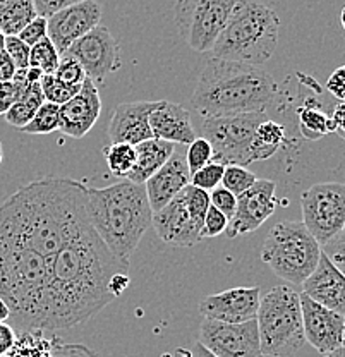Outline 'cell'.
<instances>
[{
  "mask_svg": "<svg viewBox=\"0 0 345 357\" xmlns=\"http://www.w3.org/2000/svg\"><path fill=\"white\" fill-rule=\"evenodd\" d=\"M36 16L35 0H6L0 7V29L6 36L20 35Z\"/></svg>",
  "mask_w": 345,
  "mask_h": 357,
  "instance_id": "27",
  "label": "cell"
},
{
  "mask_svg": "<svg viewBox=\"0 0 345 357\" xmlns=\"http://www.w3.org/2000/svg\"><path fill=\"white\" fill-rule=\"evenodd\" d=\"M321 245L302 222H278L261 249V261L292 285H302L318 266Z\"/></svg>",
  "mask_w": 345,
  "mask_h": 357,
  "instance_id": "8",
  "label": "cell"
},
{
  "mask_svg": "<svg viewBox=\"0 0 345 357\" xmlns=\"http://www.w3.org/2000/svg\"><path fill=\"white\" fill-rule=\"evenodd\" d=\"M9 318H10L9 306H7L6 301H3L2 297H0V323H6Z\"/></svg>",
  "mask_w": 345,
  "mask_h": 357,
  "instance_id": "49",
  "label": "cell"
},
{
  "mask_svg": "<svg viewBox=\"0 0 345 357\" xmlns=\"http://www.w3.org/2000/svg\"><path fill=\"white\" fill-rule=\"evenodd\" d=\"M191 357H217V356L211 354L206 347H203V345L198 342V344H194V347H192Z\"/></svg>",
  "mask_w": 345,
  "mask_h": 357,
  "instance_id": "48",
  "label": "cell"
},
{
  "mask_svg": "<svg viewBox=\"0 0 345 357\" xmlns=\"http://www.w3.org/2000/svg\"><path fill=\"white\" fill-rule=\"evenodd\" d=\"M326 89L340 102H345V64L337 67L326 81Z\"/></svg>",
  "mask_w": 345,
  "mask_h": 357,
  "instance_id": "43",
  "label": "cell"
},
{
  "mask_svg": "<svg viewBox=\"0 0 345 357\" xmlns=\"http://www.w3.org/2000/svg\"><path fill=\"white\" fill-rule=\"evenodd\" d=\"M275 182L268 178H258L247 191L237 196L236 213L229 220L227 230H225L230 239L253 234L275 213Z\"/></svg>",
  "mask_w": 345,
  "mask_h": 357,
  "instance_id": "14",
  "label": "cell"
},
{
  "mask_svg": "<svg viewBox=\"0 0 345 357\" xmlns=\"http://www.w3.org/2000/svg\"><path fill=\"white\" fill-rule=\"evenodd\" d=\"M229 225V218L225 217L222 211H218L215 206L208 208L205 220H203V227H201V239L205 237H218L222 234H225Z\"/></svg>",
  "mask_w": 345,
  "mask_h": 357,
  "instance_id": "38",
  "label": "cell"
},
{
  "mask_svg": "<svg viewBox=\"0 0 345 357\" xmlns=\"http://www.w3.org/2000/svg\"><path fill=\"white\" fill-rule=\"evenodd\" d=\"M102 114V98L98 86L91 79H84L79 91L61 105V131L64 136L81 139L91 131Z\"/></svg>",
  "mask_w": 345,
  "mask_h": 357,
  "instance_id": "18",
  "label": "cell"
},
{
  "mask_svg": "<svg viewBox=\"0 0 345 357\" xmlns=\"http://www.w3.org/2000/svg\"><path fill=\"white\" fill-rule=\"evenodd\" d=\"M59 61H61V54L57 52L55 45L50 42V38H43L42 42L33 45L31 52H29V66L36 67L45 74H54L57 69Z\"/></svg>",
  "mask_w": 345,
  "mask_h": 357,
  "instance_id": "30",
  "label": "cell"
},
{
  "mask_svg": "<svg viewBox=\"0 0 345 357\" xmlns=\"http://www.w3.org/2000/svg\"><path fill=\"white\" fill-rule=\"evenodd\" d=\"M48 268L47 259L0 217V297L9 306L14 330H43Z\"/></svg>",
  "mask_w": 345,
  "mask_h": 357,
  "instance_id": "3",
  "label": "cell"
},
{
  "mask_svg": "<svg viewBox=\"0 0 345 357\" xmlns=\"http://www.w3.org/2000/svg\"><path fill=\"white\" fill-rule=\"evenodd\" d=\"M3 357H13V356H10V354H7V356H3Z\"/></svg>",
  "mask_w": 345,
  "mask_h": 357,
  "instance_id": "57",
  "label": "cell"
},
{
  "mask_svg": "<svg viewBox=\"0 0 345 357\" xmlns=\"http://www.w3.org/2000/svg\"><path fill=\"white\" fill-rule=\"evenodd\" d=\"M198 342L217 357H263L256 318L244 323L205 318Z\"/></svg>",
  "mask_w": 345,
  "mask_h": 357,
  "instance_id": "13",
  "label": "cell"
},
{
  "mask_svg": "<svg viewBox=\"0 0 345 357\" xmlns=\"http://www.w3.org/2000/svg\"><path fill=\"white\" fill-rule=\"evenodd\" d=\"M150 129L153 137L169 141L174 144H191L198 137L191 122V114L183 105L165 102H157L155 109L151 110Z\"/></svg>",
  "mask_w": 345,
  "mask_h": 357,
  "instance_id": "23",
  "label": "cell"
},
{
  "mask_svg": "<svg viewBox=\"0 0 345 357\" xmlns=\"http://www.w3.org/2000/svg\"><path fill=\"white\" fill-rule=\"evenodd\" d=\"M136 163L135 169L129 174L128 181L135 182V184H144L153 174H157L167 163V160L174 155L176 151V144L169 143V141L151 139L143 141V143L136 144Z\"/></svg>",
  "mask_w": 345,
  "mask_h": 357,
  "instance_id": "24",
  "label": "cell"
},
{
  "mask_svg": "<svg viewBox=\"0 0 345 357\" xmlns=\"http://www.w3.org/2000/svg\"><path fill=\"white\" fill-rule=\"evenodd\" d=\"M54 76L61 79L62 83L70 84V86H81L86 79V73H84L83 66L69 55H61L57 69H55Z\"/></svg>",
  "mask_w": 345,
  "mask_h": 357,
  "instance_id": "36",
  "label": "cell"
},
{
  "mask_svg": "<svg viewBox=\"0 0 345 357\" xmlns=\"http://www.w3.org/2000/svg\"><path fill=\"white\" fill-rule=\"evenodd\" d=\"M239 0H176L174 20L184 42L208 54L227 26Z\"/></svg>",
  "mask_w": 345,
  "mask_h": 357,
  "instance_id": "10",
  "label": "cell"
},
{
  "mask_svg": "<svg viewBox=\"0 0 345 357\" xmlns=\"http://www.w3.org/2000/svg\"><path fill=\"white\" fill-rule=\"evenodd\" d=\"M3 50L13 59L16 69H26V67H29V52H31V47L26 45L17 35L6 36Z\"/></svg>",
  "mask_w": 345,
  "mask_h": 357,
  "instance_id": "37",
  "label": "cell"
},
{
  "mask_svg": "<svg viewBox=\"0 0 345 357\" xmlns=\"http://www.w3.org/2000/svg\"><path fill=\"white\" fill-rule=\"evenodd\" d=\"M323 357H340V351L332 352V354H326V356H323Z\"/></svg>",
  "mask_w": 345,
  "mask_h": 357,
  "instance_id": "52",
  "label": "cell"
},
{
  "mask_svg": "<svg viewBox=\"0 0 345 357\" xmlns=\"http://www.w3.org/2000/svg\"><path fill=\"white\" fill-rule=\"evenodd\" d=\"M213 160V148L208 143L205 137H196L191 144H187V151H185V162H187L189 172L194 174L206 163Z\"/></svg>",
  "mask_w": 345,
  "mask_h": 357,
  "instance_id": "35",
  "label": "cell"
},
{
  "mask_svg": "<svg viewBox=\"0 0 345 357\" xmlns=\"http://www.w3.org/2000/svg\"><path fill=\"white\" fill-rule=\"evenodd\" d=\"M300 312H302L304 338L321 356L344 349L345 316L340 312L328 310L320 303L299 294Z\"/></svg>",
  "mask_w": 345,
  "mask_h": 357,
  "instance_id": "15",
  "label": "cell"
},
{
  "mask_svg": "<svg viewBox=\"0 0 345 357\" xmlns=\"http://www.w3.org/2000/svg\"><path fill=\"white\" fill-rule=\"evenodd\" d=\"M332 121L335 124V132H339L340 137L345 141V102H340L335 107L332 114Z\"/></svg>",
  "mask_w": 345,
  "mask_h": 357,
  "instance_id": "47",
  "label": "cell"
},
{
  "mask_svg": "<svg viewBox=\"0 0 345 357\" xmlns=\"http://www.w3.org/2000/svg\"><path fill=\"white\" fill-rule=\"evenodd\" d=\"M42 84L43 96H45V102L55 103V105H64L66 102H69L81 86H70V84L62 83L61 79L54 76V74H45L40 81Z\"/></svg>",
  "mask_w": 345,
  "mask_h": 357,
  "instance_id": "33",
  "label": "cell"
},
{
  "mask_svg": "<svg viewBox=\"0 0 345 357\" xmlns=\"http://www.w3.org/2000/svg\"><path fill=\"white\" fill-rule=\"evenodd\" d=\"M256 323L263 356L292 357L306 344L299 292L289 285H277L259 299Z\"/></svg>",
  "mask_w": 345,
  "mask_h": 357,
  "instance_id": "7",
  "label": "cell"
},
{
  "mask_svg": "<svg viewBox=\"0 0 345 357\" xmlns=\"http://www.w3.org/2000/svg\"><path fill=\"white\" fill-rule=\"evenodd\" d=\"M344 349H345V332H344Z\"/></svg>",
  "mask_w": 345,
  "mask_h": 357,
  "instance_id": "56",
  "label": "cell"
},
{
  "mask_svg": "<svg viewBox=\"0 0 345 357\" xmlns=\"http://www.w3.org/2000/svg\"><path fill=\"white\" fill-rule=\"evenodd\" d=\"M302 223L323 245L342 232L345 225V184L318 182L300 196Z\"/></svg>",
  "mask_w": 345,
  "mask_h": 357,
  "instance_id": "11",
  "label": "cell"
},
{
  "mask_svg": "<svg viewBox=\"0 0 345 357\" xmlns=\"http://www.w3.org/2000/svg\"><path fill=\"white\" fill-rule=\"evenodd\" d=\"M16 70V66H14L13 59L7 55V52H0V83H3V81H13Z\"/></svg>",
  "mask_w": 345,
  "mask_h": 357,
  "instance_id": "46",
  "label": "cell"
},
{
  "mask_svg": "<svg viewBox=\"0 0 345 357\" xmlns=\"http://www.w3.org/2000/svg\"><path fill=\"white\" fill-rule=\"evenodd\" d=\"M258 181L253 172L247 167L243 165H225L224 177H222V185L229 189L233 196H240L244 191L251 188Z\"/></svg>",
  "mask_w": 345,
  "mask_h": 357,
  "instance_id": "32",
  "label": "cell"
},
{
  "mask_svg": "<svg viewBox=\"0 0 345 357\" xmlns=\"http://www.w3.org/2000/svg\"><path fill=\"white\" fill-rule=\"evenodd\" d=\"M340 357H345V349H340Z\"/></svg>",
  "mask_w": 345,
  "mask_h": 357,
  "instance_id": "54",
  "label": "cell"
},
{
  "mask_svg": "<svg viewBox=\"0 0 345 357\" xmlns=\"http://www.w3.org/2000/svg\"><path fill=\"white\" fill-rule=\"evenodd\" d=\"M100 21H102V7L96 0L72 3L47 17L48 38L62 55L81 36L96 28Z\"/></svg>",
  "mask_w": 345,
  "mask_h": 357,
  "instance_id": "16",
  "label": "cell"
},
{
  "mask_svg": "<svg viewBox=\"0 0 345 357\" xmlns=\"http://www.w3.org/2000/svg\"><path fill=\"white\" fill-rule=\"evenodd\" d=\"M280 20L259 0H239L208 55L240 64L263 66L278 45Z\"/></svg>",
  "mask_w": 345,
  "mask_h": 357,
  "instance_id": "6",
  "label": "cell"
},
{
  "mask_svg": "<svg viewBox=\"0 0 345 357\" xmlns=\"http://www.w3.org/2000/svg\"><path fill=\"white\" fill-rule=\"evenodd\" d=\"M299 131L306 139L316 141L330 132H335V124L332 115L321 109L316 98H306V102L299 107Z\"/></svg>",
  "mask_w": 345,
  "mask_h": 357,
  "instance_id": "26",
  "label": "cell"
},
{
  "mask_svg": "<svg viewBox=\"0 0 345 357\" xmlns=\"http://www.w3.org/2000/svg\"><path fill=\"white\" fill-rule=\"evenodd\" d=\"M151 225L157 230L158 237L167 244L192 248L201 241V229L189 215L183 195L176 196L162 210L155 211L151 217Z\"/></svg>",
  "mask_w": 345,
  "mask_h": 357,
  "instance_id": "19",
  "label": "cell"
},
{
  "mask_svg": "<svg viewBox=\"0 0 345 357\" xmlns=\"http://www.w3.org/2000/svg\"><path fill=\"white\" fill-rule=\"evenodd\" d=\"M344 230H345V225H344Z\"/></svg>",
  "mask_w": 345,
  "mask_h": 357,
  "instance_id": "58",
  "label": "cell"
},
{
  "mask_svg": "<svg viewBox=\"0 0 345 357\" xmlns=\"http://www.w3.org/2000/svg\"><path fill=\"white\" fill-rule=\"evenodd\" d=\"M266 119L268 112L203 117L201 132L213 148V160L224 165H251V141L256 128Z\"/></svg>",
  "mask_w": 345,
  "mask_h": 357,
  "instance_id": "9",
  "label": "cell"
},
{
  "mask_svg": "<svg viewBox=\"0 0 345 357\" xmlns=\"http://www.w3.org/2000/svg\"><path fill=\"white\" fill-rule=\"evenodd\" d=\"M3 45H6V35H3L2 29H0V52L3 50Z\"/></svg>",
  "mask_w": 345,
  "mask_h": 357,
  "instance_id": "50",
  "label": "cell"
},
{
  "mask_svg": "<svg viewBox=\"0 0 345 357\" xmlns=\"http://www.w3.org/2000/svg\"><path fill=\"white\" fill-rule=\"evenodd\" d=\"M129 273L110 252L93 227L68 243L48 268L43 330H68L83 325L117 297L112 280Z\"/></svg>",
  "mask_w": 345,
  "mask_h": 357,
  "instance_id": "1",
  "label": "cell"
},
{
  "mask_svg": "<svg viewBox=\"0 0 345 357\" xmlns=\"http://www.w3.org/2000/svg\"><path fill=\"white\" fill-rule=\"evenodd\" d=\"M287 141L285 128L278 122L266 119L256 128L253 141H251V162L272 158Z\"/></svg>",
  "mask_w": 345,
  "mask_h": 357,
  "instance_id": "25",
  "label": "cell"
},
{
  "mask_svg": "<svg viewBox=\"0 0 345 357\" xmlns=\"http://www.w3.org/2000/svg\"><path fill=\"white\" fill-rule=\"evenodd\" d=\"M88 217L110 252L129 265L132 252L150 229L153 210L144 184L122 181L109 188L88 189Z\"/></svg>",
  "mask_w": 345,
  "mask_h": 357,
  "instance_id": "5",
  "label": "cell"
},
{
  "mask_svg": "<svg viewBox=\"0 0 345 357\" xmlns=\"http://www.w3.org/2000/svg\"><path fill=\"white\" fill-rule=\"evenodd\" d=\"M302 294L328 310L345 316V275L321 251L313 273L302 282Z\"/></svg>",
  "mask_w": 345,
  "mask_h": 357,
  "instance_id": "20",
  "label": "cell"
},
{
  "mask_svg": "<svg viewBox=\"0 0 345 357\" xmlns=\"http://www.w3.org/2000/svg\"><path fill=\"white\" fill-rule=\"evenodd\" d=\"M103 158L112 176L125 178L135 169L136 148L128 143H110L109 146L103 148Z\"/></svg>",
  "mask_w": 345,
  "mask_h": 357,
  "instance_id": "28",
  "label": "cell"
},
{
  "mask_svg": "<svg viewBox=\"0 0 345 357\" xmlns=\"http://www.w3.org/2000/svg\"><path fill=\"white\" fill-rule=\"evenodd\" d=\"M59 129H61V105L45 102L36 110L29 124H26L20 131L26 134H50Z\"/></svg>",
  "mask_w": 345,
  "mask_h": 357,
  "instance_id": "29",
  "label": "cell"
},
{
  "mask_svg": "<svg viewBox=\"0 0 345 357\" xmlns=\"http://www.w3.org/2000/svg\"><path fill=\"white\" fill-rule=\"evenodd\" d=\"M181 195H183V199H184L185 206H187L189 215H191L192 220L196 222V225L201 229L208 208L211 206L210 192L205 191V189H199V188H196V185L189 184V185H185Z\"/></svg>",
  "mask_w": 345,
  "mask_h": 357,
  "instance_id": "31",
  "label": "cell"
},
{
  "mask_svg": "<svg viewBox=\"0 0 345 357\" xmlns=\"http://www.w3.org/2000/svg\"><path fill=\"white\" fill-rule=\"evenodd\" d=\"M3 2H6V0H0V7H2V6H3Z\"/></svg>",
  "mask_w": 345,
  "mask_h": 357,
  "instance_id": "55",
  "label": "cell"
},
{
  "mask_svg": "<svg viewBox=\"0 0 345 357\" xmlns=\"http://www.w3.org/2000/svg\"><path fill=\"white\" fill-rule=\"evenodd\" d=\"M16 330L7 323H0V357L7 356L16 345Z\"/></svg>",
  "mask_w": 345,
  "mask_h": 357,
  "instance_id": "45",
  "label": "cell"
},
{
  "mask_svg": "<svg viewBox=\"0 0 345 357\" xmlns=\"http://www.w3.org/2000/svg\"><path fill=\"white\" fill-rule=\"evenodd\" d=\"M77 2H83V0H35V6L40 16L48 17L50 14L57 13V10L64 9V7H69Z\"/></svg>",
  "mask_w": 345,
  "mask_h": 357,
  "instance_id": "44",
  "label": "cell"
},
{
  "mask_svg": "<svg viewBox=\"0 0 345 357\" xmlns=\"http://www.w3.org/2000/svg\"><path fill=\"white\" fill-rule=\"evenodd\" d=\"M2 160H3V151H2V143H0V165H2Z\"/></svg>",
  "mask_w": 345,
  "mask_h": 357,
  "instance_id": "53",
  "label": "cell"
},
{
  "mask_svg": "<svg viewBox=\"0 0 345 357\" xmlns=\"http://www.w3.org/2000/svg\"><path fill=\"white\" fill-rule=\"evenodd\" d=\"M210 201L211 206H215L218 211H222L229 220L233 217V213H236L237 196H233L229 189L224 188V185H222V188L218 185L213 191H210Z\"/></svg>",
  "mask_w": 345,
  "mask_h": 357,
  "instance_id": "40",
  "label": "cell"
},
{
  "mask_svg": "<svg viewBox=\"0 0 345 357\" xmlns=\"http://www.w3.org/2000/svg\"><path fill=\"white\" fill-rule=\"evenodd\" d=\"M278 95L277 81L259 66L208 57L192 93V107L203 117L268 112Z\"/></svg>",
  "mask_w": 345,
  "mask_h": 357,
  "instance_id": "4",
  "label": "cell"
},
{
  "mask_svg": "<svg viewBox=\"0 0 345 357\" xmlns=\"http://www.w3.org/2000/svg\"><path fill=\"white\" fill-rule=\"evenodd\" d=\"M224 172H225L224 163L217 162V160H211V162L206 163L205 167H201V169L196 170L194 174H191V184L210 192L222 184Z\"/></svg>",
  "mask_w": 345,
  "mask_h": 357,
  "instance_id": "34",
  "label": "cell"
},
{
  "mask_svg": "<svg viewBox=\"0 0 345 357\" xmlns=\"http://www.w3.org/2000/svg\"><path fill=\"white\" fill-rule=\"evenodd\" d=\"M21 40L26 45H29V47H33V45H36L38 42H42L43 38H47L48 36V26H47V17L45 16H36L35 20L29 22L26 28L21 29L20 35Z\"/></svg>",
  "mask_w": 345,
  "mask_h": 357,
  "instance_id": "41",
  "label": "cell"
},
{
  "mask_svg": "<svg viewBox=\"0 0 345 357\" xmlns=\"http://www.w3.org/2000/svg\"><path fill=\"white\" fill-rule=\"evenodd\" d=\"M21 96V89L14 81H3L0 83V115L6 114Z\"/></svg>",
  "mask_w": 345,
  "mask_h": 357,
  "instance_id": "42",
  "label": "cell"
},
{
  "mask_svg": "<svg viewBox=\"0 0 345 357\" xmlns=\"http://www.w3.org/2000/svg\"><path fill=\"white\" fill-rule=\"evenodd\" d=\"M62 55L74 57L86 73L88 79L98 86L109 74L117 73L122 66L121 47L109 28L98 24L90 33L74 42Z\"/></svg>",
  "mask_w": 345,
  "mask_h": 357,
  "instance_id": "12",
  "label": "cell"
},
{
  "mask_svg": "<svg viewBox=\"0 0 345 357\" xmlns=\"http://www.w3.org/2000/svg\"><path fill=\"white\" fill-rule=\"evenodd\" d=\"M0 217L50 265L66 244L91 227L88 188L72 178H38L3 201Z\"/></svg>",
  "mask_w": 345,
  "mask_h": 357,
  "instance_id": "2",
  "label": "cell"
},
{
  "mask_svg": "<svg viewBox=\"0 0 345 357\" xmlns=\"http://www.w3.org/2000/svg\"><path fill=\"white\" fill-rule=\"evenodd\" d=\"M157 102H129L115 107L112 121L109 124V137L112 143H128L136 146L151 139L150 117Z\"/></svg>",
  "mask_w": 345,
  "mask_h": 357,
  "instance_id": "22",
  "label": "cell"
},
{
  "mask_svg": "<svg viewBox=\"0 0 345 357\" xmlns=\"http://www.w3.org/2000/svg\"><path fill=\"white\" fill-rule=\"evenodd\" d=\"M340 21H342V28H344V31H345V7L342 9V14H340Z\"/></svg>",
  "mask_w": 345,
  "mask_h": 357,
  "instance_id": "51",
  "label": "cell"
},
{
  "mask_svg": "<svg viewBox=\"0 0 345 357\" xmlns=\"http://www.w3.org/2000/svg\"><path fill=\"white\" fill-rule=\"evenodd\" d=\"M259 287H236L211 294L199 303V312L208 319L224 323H244L256 318L259 307Z\"/></svg>",
  "mask_w": 345,
  "mask_h": 357,
  "instance_id": "17",
  "label": "cell"
},
{
  "mask_svg": "<svg viewBox=\"0 0 345 357\" xmlns=\"http://www.w3.org/2000/svg\"><path fill=\"white\" fill-rule=\"evenodd\" d=\"M321 251L345 275V230L337 234L335 237H332L328 243L323 244Z\"/></svg>",
  "mask_w": 345,
  "mask_h": 357,
  "instance_id": "39",
  "label": "cell"
},
{
  "mask_svg": "<svg viewBox=\"0 0 345 357\" xmlns=\"http://www.w3.org/2000/svg\"><path fill=\"white\" fill-rule=\"evenodd\" d=\"M189 184H191V172H189L187 162H185V155L183 151L176 150L167 160L165 165L144 182V189H146V196L153 213L162 210L176 196H179Z\"/></svg>",
  "mask_w": 345,
  "mask_h": 357,
  "instance_id": "21",
  "label": "cell"
}]
</instances>
